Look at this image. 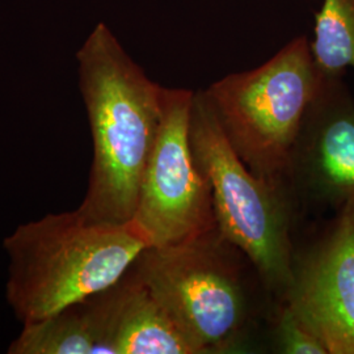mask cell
I'll list each match as a JSON object with an SVG mask.
<instances>
[{"mask_svg":"<svg viewBox=\"0 0 354 354\" xmlns=\"http://www.w3.org/2000/svg\"><path fill=\"white\" fill-rule=\"evenodd\" d=\"M84 302L96 333V354H197L130 270L112 288Z\"/></svg>","mask_w":354,"mask_h":354,"instance_id":"obj_9","label":"cell"},{"mask_svg":"<svg viewBox=\"0 0 354 354\" xmlns=\"http://www.w3.org/2000/svg\"><path fill=\"white\" fill-rule=\"evenodd\" d=\"M189 140L212 187L216 227L279 304L290 283L294 223L301 213L290 185L260 178L247 168L228 143L205 89L193 95Z\"/></svg>","mask_w":354,"mask_h":354,"instance_id":"obj_3","label":"cell"},{"mask_svg":"<svg viewBox=\"0 0 354 354\" xmlns=\"http://www.w3.org/2000/svg\"><path fill=\"white\" fill-rule=\"evenodd\" d=\"M319 84L311 42L301 36L257 68L205 91L228 143L253 175L289 184L292 150Z\"/></svg>","mask_w":354,"mask_h":354,"instance_id":"obj_4","label":"cell"},{"mask_svg":"<svg viewBox=\"0 0 354 354\" xmlns=\"http://www.w3.org/2000/svg\"><path fill=\"white\" fill-rule=\"evenodd\" d=\"M286 304L328 354H354V203L295 248Z\"/></svg>","mask_w":354,"mask_h":354,"instance_id":"obj_7","label":"cell"},{"mask_svg":"<svg viewBox=\"0 0 354 354\" xmlns=\"http://www.w3.org/2000/svg\"><path fill=\"white\" fill-rule=\"evenodd\" d=\"M274 337L279 352L286 354H328L317 336L304 326L290 308L276 304Z\"/></svg>","mask_w":354,"mask_h":354,"instance_id":"obj_12","label":"cell"},{"mask_svg":"<svg viewBox=\"0 0 354 354\" xmlns=\"http://www.w3.org/2000/svg\"><path fill=\"white\" fill-rule=\"evenodd\" d=\"M193 95L163 89L162 124L140 181L131 222L155 248L194 241L216 228L212 187L190 146Z\"/></svg>","mask_w":354,"mask_h":354,"instance_id":"obj_6","label":"cell"},{"mask_svg":"<svg viewBox=\"0 0 354 354\" xmlns=\"http://www.w3.org/2000/svg\"><path fill=\"white\" fill-rule=\"evenodd\" d=\"M289 184L299 207L354 203V100L344 75L320 74L291 155Z\"/></svg>","mask_w":354,"mask_h":354,"instance_id":"obj_8","label":"cell"},{"mask_svg":"<svg viewBox=\"0 0 354 354\" xmlns=\"http://www.w3.org/2000/svg\"><path fill=\"white\" fill-rule=\"evenodd\" d=\"M311 51L322 75H344L346 67L354 68V0H323Z\"/></svg>","mask_w":354,"mask_h":354,"instance_id":"obj_11","label":"cell"},{"mask_svg":"<svg viewBox=\"0 0 354 354\" xmlns=\"http://www.w3.org/2000/svg\"><path fill=\"white\" fill-rule=\"evenodd\" d=\"M247 257L218 227L194 241L145 250L130 272L151 291L197 354L232 352L251 322Z\"/></svg>","mask_w":354,"mask_h":354,"instance_id":"obj_5","label":"cell"},{"mask_svg":"<svg viewBox=\"0 0 354 354\" xmlns=\"http://www.w3.org/2000/svg\"><path fill=\"white\" fill-rule=\"evenodd\" d=\"M76 61L93 145L88 188L76 213L91 223L124 225L136 212L160 129L165 87L145 74L105 23L93 28Z\"/></svg>","mask_w":354,"mask_h":354,"instance_id":"obj_1","label":"cell"},{"mask_svg":"<svg viewBox=\"0 0 354 354\" xmlns=\"http://www.w3.org/2000/svg\"><path fill=\"white\" fill-rule=\"evenodd\" d=\"M96 333L86 302L71 304L26 323L11 342L10 354H96Z\"/></svg>","mask_w":354,"mask_h":354,"instance_id":"obj_10","label":"cell"},{"mask_svg":"<svg viewBox=\"0 0 354 354\" xmlns=\"http://www.w3.org/2000/svg\"><path fill=\"white\" fill-rule=\"evenodd\" d=\"M3 247L7 302L26 324L112 288L150 243L131 221L91 223L74 210L19 225Z\"/></svg>","mask_w":354,"mask_h":354,"instance_id":"obj_2","label":"cell"}]
</instances>
